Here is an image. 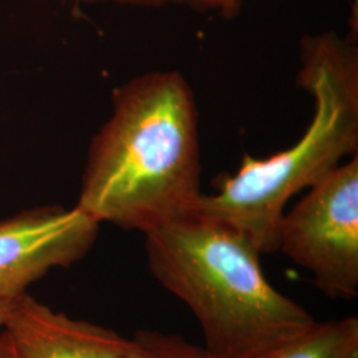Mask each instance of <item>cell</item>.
I'll list each match as a JSON object with an SVG mask.
<instances>
[{"mask_svg": "<svg viewBox=\"0 0 358 358\" xmlns=\"http://www.w3.org/2000/svg\"><path fill=\"white\" fill-rule=\"evenodd\" d=\"M201 196L198 109L186 78L154 71L115 90L77 207L100 224L146 234L192 214Z\"/></svg>", "mask_w": 358, "mask_h": 358, "instance_id": "1", "label": "cell"}, {"mask_svg": "<svg viewBox=\"0 0 358 358\" xmlns=\"http://www.w3.org/2000/svg\"><path fill=\"white\" fill-rule=\"evenodd\" d=\"M154 279L192 310L207 358H250L309 331L306 308L267 280L242 232L192 213L145 234Z\"/></svg>", "mask_w": 358, "mask_h": 358, "instance_id": "2", "label": "cell"}, {"mask_svg": "<svg viewBox=\"0 0 358 358\" xmlns=\"http://www.w3.org/2000/svg\"><path fill=\"white\" fill-rule=\"evenodd\" d=\"M336 32L300 44L299 85L315 103L313 118L291 148L264 159L244 157L217 192L199 198L194 213L219 220L263 254L278 252V234L289 199L358 154V50Z\"/></svg>", "mask_w": 358, "mask_h": 358, "instance_id": "3", "label": "cell"}, {"mask_svg": "<svg viewBox=\"0 0 358 358\" xmlns=\"http://www.w3.org/2000/svg\"><path fill=\"white\" fill-rule=\"evenodd\" d=\"M278 251L308 271L325 296L357 297V154L309 187L307 195L285 211Z\"/></svg>", "mask_w": 358, "mask_h": 358, "instance_id": "4", "label": "cell"}, {"mask_svg": "<svg viewBox=\"0 0 358 358\" xmlns=\"http://www.w3.org/2000/svg\"><path fill=\"white\" fill-rule=\"evenodd\" d=\"M100 223L80 207L44 206L0 222V301H10L56 268L90 252Z\"/></svg>", "mask_w": 358, "mask_h": 358, "instance_id": "5", "label": "cell"}, {"mask_svg": "<svg viewBox=\"0 0 358 358\" xmlns=\"http://www.w3.org/2000/svg\"><path fill=\"white\" fill-rule=\"evenodd\" d=\"M20 358H122L130 338L53 310L31 294L11 300L1 327Z\"/></svg>", "mask_w": 358, "mask_h": 358, "instance_id": "6", "label": "cell"}, {"mask_svg": "<svg viewBox=\"0 0 358 358\" xmlns=\"http://www.w3.org/2000/svg\"><path fill=\"white\" fill-rule=\"evenodd\" d=\"M250 358H358V319L316 321L301 336Z\"/></svg>", "mask_w": 358, "mask_h": 358, "instance_id": "7", "label": "cell"}, {"mask_svg": "<svg viewBox=\"0 0 358 358\" xmlns=\"http://www.w3.org/2000/svg\"><path fill=\"white\" fill-rule=\"evenodd\" d=\"M122 358H205V352L178 334L141 329L130 337Z\"/></svg>", "mask_w": 358, "mask_h": 358, "instance_id": "8", "label": "cell"}, {"mask_svg": "<svg viewBox=\"0 0 358 358\" xmlns=\"http://www.w3.org/2000/svg\"><path fill=\"white\" fill-rule=\"evenodd\" d=\"M75 4H96V3H117L140 7H161L167 3H178L190 6L201 11H215L226 19L235 17L242 8L243 0H71Z\"/></svg>", "mask_w": 358, "mask_h": 358, "instance_id": "9", "label": "cell"}, {"mask_svg": "<svg viewBox=\"0 0 358 358\" xmlns=\"http://www.w3.org/2000/svg\"><path fill=\"white\" fill-rule=\"evenodd\" d=\"M0 358H20L10 334L0 329Z\"/></svg>", "mask_w": 358, "mask_h": 358, "instance_id": "10", "label": "cell"}, {"mask_svg": "<svg viewBox=\"0 0 358 358\" xmlns=\"http://www.w3.org/2000/svg\"><path fill=\"white\" fill-rule=\"evenodd\" d=\"M10 303H11V300L10 301H0V329L3 327V322L6 320V315H7V310L10 307Z\"/></svg>", "mask_w": 358, "mask_h": 358, "instance_id": "11", "label": "cell"}, {"mask_svg": "<svg viewBox=\"0 0 358 358\" xmlns=\"http://www.w3.org/2000/svg\"><path fill=\"white\" fill-rule=\"evenodd\" d=\"M357 3L358 0H355V10H356V11H357Z\"/></svg>", "mask_w": 358, "mask_h": 358, "instance_id": "12", "label": "cell"}]
</instances>
